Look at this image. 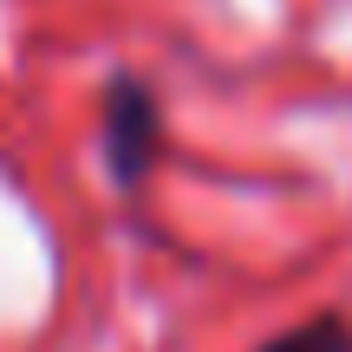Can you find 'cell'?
<instances>
[{
  "mask_svg": "<svg viewBox=\"0 0 352 352\" xmlns=\"http://www.w3.org/2000/svg\"><path fill=\"white\" fill-rule=\"evenodd\" d=\"M98 164L118 189H144L164 164V98L151 78L111 72L98 91Z\"/></svg>",
  "mask_w": 352,
  "mask_h": 352,
  "instance_id": "6da1fadb",
  "label": "cell"
},
{
  "mask_svg": "<svg viewBox=\"0 0 352 352\" xmlns=\"http://www.w3.org/2000/svg\"><path fill=\"white\" fill-rule=\"evenodd\" d=\"M254 352H352V327L340 314H314V320H300V327L261 340Z\"/></svg>",
  "mask_w": 352,
  "mask_h": 352,
  "instance_id": "7a4b0ae2",
  "label": "cell"
}]
</instances>
